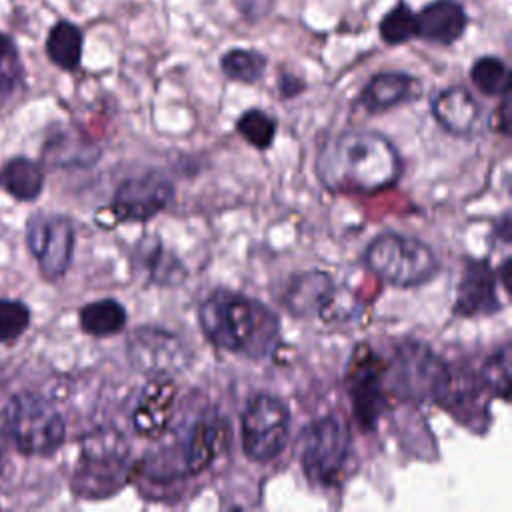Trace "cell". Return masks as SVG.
<instances>
[{"instance_id": "1", "label": "cell", "mask_w": 512, "mask_h": 512, "mask_svg": "<svg viewBox=\"0 0 512 512\" xmlns=\"http://www.w3.org/2000/svg\"><path fill=\"white\" fill-rule=\"evenodd\" d=\"M316 174L334 194H374L398 182L402 158L384 134L352 128L320 148Z\"/></svg>"}, {"instance_id": "2", "label": "cell", "mask_w": 512, "mask_h": 512, "mask_svg": "<svg viewBox=\"0 0 512 512\" xmlns=\"http://www.w3.org/2000/svg\"><path fill=\"white\" fill-rule=\"evenodd\" d=\"M198 324L212 346L250 360L266 358L280 336L272 308L230 288H216L200 302Z\"/></svg>"}, {"instance_id": "3", "label": "cell", "mask_w": 512, "mask_h": 512, "mask_svg": "<svg viewBox=\"0 0 512 512\" xmlns=\"http://www.w3.org/2000/svg\"><path fill=\"white\" fill-rule=\"evenodd\" d=\"M188 400L190 404H184L186 412L170 430L168 440L144 460V472L154 482L198 476L214 462L220 450L224 420L216 406L202 402L192 408V396Z\"/></svg>"}, {"instance_id": "4", "label": "cell", "mask_w": 512, "mask_h": 512, "mask_svg": "<svg viewBox=\"0 0 512 512\" xmlns=\"http://www.w3.org/2000/svg\"><path fill=\"white\" fill-rule=\"evenodd\" d=\"M450 382V366L420 340H402L384 368V384L406 402H442Z\"/></svg>"}, {"instance_id": "5", "label": "cell", "mask_w": 512, "mask_h": 512, "mask_svg": "<svg viewBox=\"0 0 512 512\" xmlns=\"http://www.w3.org/2000/svg\"><path fill=\"white\" fill-rule=\"evenodd\" d=\"M364 266L380 280L396 288H416L430 282L440 262L434 250L420 238L382 232L370 240L362 254Z\"/></svg>"}, {"instance_id": "6", "label": "cell", "mask_w": 512, "mask_h": 512, "mask_svg": "<svg viewBox=\"0 0 512 512\" xmlns=\"http://www.w3.org/2000/svg\"><path fill=\"white\" fill-rule=\"evenodd\" d=\"M130 444L116 430H98L84 438L72 474L78 498H108L128 482Z\"/></svg>"}, {"instance_id": "7", "label": "cell", "mask_w": 512, "mask_h": 512, "mask_svg": "<svg viewBox=\"0 0 512 512\" xmlns=\"http://www.w3.org/2000/svg\"><path fill=\"white\" fill-rule=\"evenodd\" d=\"M350 442V428L336 414L308 422L296 442L304 476L318 486H336L350 456Z\"/></svg>"}, {"instance_id": "8", "label": "cell", "mask_w": 512, "mask_h": 512, "mask_svg": "<svg viewBox=\"0 0 512 512\" xmlns=\"http://www.w3.org/2000/svg\"><path fill=\"white\" fill-rule=\"evenodd\" d=\"M6 432L18 452L52 456L64 442L66 424L50 400L38 394H20L6 408Z\"/></svg>"}, {"instance_id": "9", "label": "cell", "mask_w": 512, "mask_h": 512, "mask_svg": "<svg viewBox=\"0 0 512 512\" xmlns=\"http://www.w3.org/2000/svg\"><path fill=\"white\" fill-rule=\"evenodd\" d=\"M290 438V408L272 394H252L240 414L242 452L264 464L278 458Z\"/></svg>"}, {"instance_id": "10", "label": "cell", "mask_w": 512, "mask_h": 512, "mask_svg": "<svg viewBox=\"0 0 512 512\" xmlns=\"http://www.w3.org/2000/svg\"><path fill=\"white\" fill-rule=\"evenodd\" d=\"M384 368L386 360H382L368 344L356 346L346 370V388L354 418L364 430L376 428L386 408Z\"/></svg>"}, {"instance_id": "11", "label": "cell", "mask_w": 512, "mask_h": 512, "mask_svg": "<svg viewBox=\"0 0 512 512\" xmlns=\"http://www.w3.org/2000/svg\"><path fill=\"white\" fill-rule=\"evenodd\" d=\"M128 358L134 368L148 378L174 376L190 362V348L174 332L146 324L138 326L128 338Z\"/></svg>"}, {"instance_id": "12", "label": "cell", "mask_w": 512, "mask_h": 512, "mask_svg": "<svg viewBox=\"0 0 512 512\" xmlns=\"http://www.w3.org/2000/svg\"><path fill=\"white\" fill-rule=\"evenodd\" d=\"M174 200V184L158 170L124 178L112 196V214L118 222H148Z\"/></svg>"}, {"instance_id": "13", "label": "cell", "mask_w": 512, "mask_h": 512, "mask_svg": "<svg viewBox=\"0 0 512 512\" xmlns=\"http://www.w3.org/2000/svg\"><path fill=\"white\" fill-rule=\"evenodd\" d=\"M28 248L48 280L66 274L74 252V226L60 214H34L26 226Z\"/></svg>"}, {"instance_id": "14", "label": "cell", "mask_w": 512, "mask_h": 512, "mask_svg": "<svg viewBox=\"0 0 512 512\" xmlns=\"http://www.w3.org/2000/svg\"><path fill=\"white\" fill-rule=\"evenodd\" d=\"M498 272L486 260L464 262V270L456 288V300L452 306L454 316L478 318L500 312L506 304L500 300ZM506 294V292H504Z\"/></svg>"}, {"instance_id": "15", "label": "cell", "mask_w": 512, "mask_h": 512, "mask_svg": "<svg viewBox=\"0 0 512 512\" xmlns=\"http://www.w3.org/2000/svg\"><path fill=\"white\" fill-rule=\"evenodd\" d=\"M176 406V384L172 376H152L140 392L132 412L136 434L158 440L172 424Z\"/></svg>"}, {"instance_id": "16", "label": "cell", "mask_w": 512, "mask_h": 512, "mask_svg": "<svg viewBox=\"0 0 512 512\" xmlns=\"http://www.w3.org/2000/svg\"><path fill=\"white\" fill-rule=\"evenodd\" d=\"M468 26V14L458 0H432L416 14V38L440 46L458 42Z\"/></svg>"}, {"instance_id": "17", "label": "cell", "mask_w": 512, "mask_h": 512, "mask_svg": "<svg viewBox=\"0 0 512 512\" xmlns=\"http://www.w3.org/2000/svg\"><path fill=\"white\" fill-rule=\"evenodd\" d=\"M422 84L408 72H378L374 74L358 94V104L370 112H388L400 104L420 98Z\"/></svg>"}, {"instance_id": "18", "label": "cell", "mask_w": 512, "mask_h": 512, "mask_svg": "<svg viewBox=\"0 0 512 512\" xmlns=\"http://www.w3.org/2000/svg\"><path fill=\"white\" fill-rule=\"evenodd\" d=\"M482 106L464 86H448L430 100V114L436 124L454 136H468L480 118Z\"/></svg>"}, {"instance_id": "19", "label": "cell", "mask_w": 512, "mask_h": 512, "mask_svg": "<svg viewBox=\"0 0 512 512\" xmlns=\"http://www.w3.org/2000/svg\"><path fill=\"white\" fill-rule=\"evenodd\" d=\"M336 282L324 270H310L290 278L284 290V306L292 316H322Z\"/></svg>"}, {"instance_id": "20", "label": "cell", "mask_w": 512, "mask_h": 512, "mask_svg": "<svg viewBox=\"0 0 512 512\" xmlns=\"http://www.w3.org/2000/svg\"><path fill=\"white\" fill-rule=\"evenodd\" d=\"M82 48H84V34L82 30L70 20H58L46 38V54L52 64L58 68L72 72L82 62Z\"/></svg>"}, {"instance_id": "21", "label": "cell", "mask_w": 512, "mask_h": 512, "mask_svg": "<svg viewBox=\"0 0 512 512\" xmlns=\"http://www.w3.org/2000/svg\"><path fill=\"white\" fill-rule=\"evenodd\" d=\"M78 318L86 334L106 338L120 334L126 328L128 312L116 298H100L82 306Z\"/></svg>"}, {"instance_id": "22", "label": "cell", "mask_w": 512, "mask_h": 512, "mask_svg": "<svg viewBox=\"0 0 512 512\" xmlns=\"http://www.w3.org/2000/svg\"><path fill=\"white\" fill-rule=\"evenodd\" d=\"M4 184L14 198L34 200L44 188V172L38 162L18 156L4 166Z\"/></svg>"}, {"instance_id": "23", "label": "cell", "mask_w": 512, "mask_h": 512, "mask_svg": "<svg viewBox=\"0 0 512 512\" xmlns=\"http://www.w3.org/2000/svg\"><path fill=\"white\" fill-rule=\"evenodd\" d=\"M266 66V56L252 48H230L220 56L222 74L228 80L240 84H256L262 78Z\"/></svg>"}, {"instance_id": "24", "label": "cell", "mask_w": 512, "mask_h": 512, "mask_svg": "<svg viewBox=\"0 0 512 512\" xmlns=\"http://www.w3.org/2000/svg\"><path fill=\"white\" fill-rule=\"evenodd\" d=\"M470 80L484 96L510 94V68L498 56L486 54L476 58L470 66Z\"/></svg>"}, {"instance_id": "25", "label": "cell", "mask_w": 512, "mask_h": 512, "mask_svg": "<svg viewBox=\"0 0 512 512\" xmlns=\"http://www.w3.org/2000/svg\"><path fill=\"white\" fill-rule=\"evenodd\" d=\"M236 132L256 150H268L278 132V120L262 108H248L234 122Z\"/></svg>"}, {"instance_id": "26", "label": "cell", "mask_w": 512, "mask_h": 512, "mask_svg": "<svg viewBox=\"0 0 512 512\" xmlns=\"http://www.w3.org/2000/svg\"><path fill=\"white\" fill-rule=\"evenodd\" d=\"M378 36L388 46H400L416 38V12L408 2L398 0L378 24Z\"/></svg>"}, {"instance_id": "27", "label": "cell", "mask_w": 512, "mask_h": 512, "mask_svg": "<svg viewBox=\"0 0 512 512\" xmlns=\"http://www.w3.org/2000/svg\"><path fill=\"white\" fill-rule=\"evenodd\" d=\"M140 256H144L142 264H146L150 278L158 284H180L186 278V268L180 264V260L164 252L162 244L158 242H154L150 248H144Z\"/></svg>"}, {"instance_id": "28", "label": "cell", "mask_w": 512, "mask_h": 512, "mask_svg": "<svg viewBox=\"0 0 512 512\" xmlns=\"http://www.w3.org/2000/svg\"><path fill=\"white\" fill-rule=\"evenodd\" d=\"M480 374L488 386V390L498 396L502 402L510 398V344H502L494 350L492 356L486 358Z\"/></svg>"}, {"instance_id": "29", "label": "cell", "mask_w": 512, "mask_h": 512, "mask_svg": "<svg viewBox=\"0 0 512 512\" xmlns=\"http://www.w3.org/2000/svg\"><path fill=\"white\" fill-rule=\"evenodd\" d=\"M22 64L10 36L0 32V100L8 98L22 82Z\"/></svg>"}, {"instance_id": "30", "label": "cell", "mask_w": 512, "mask_h": 512, "mask_svg": "<svg viewBox=\"0 0 512 512\" xmlns=\"http://www.w3.org/2000/svg\"><path fill=\"white\" fill-rule=\"evenodd\" d=\"M30 324V310L20 300H0V342L16 340Z\"/></svg>"}, {"instance_id": "31", "label": "cell", "mask_w": 512, "mask_h": 512, "mask_svg": "<svg viewBox=\"0 0 512 512\" xmlns=\"http://www.w3.org/2000/svg\"><path fill=\"white\" fill-rule=\"evenodd\" d=\"M490 128L494 132H500L502 136L510 134V94L500 96V104L490 116Z\"/></svg>"}, {"instance_id": "32", "label": "cell", "mask_w": 512, "mask_h": 512, "mask_svg": "<svg viewBox=\"0 0 512 512\" xmlns=\"http://www.w3.org/2000/svg\"><path fill=\"white\" fill-rule=\"evenodd\" d=\"M278 90H280L282 98H294L306 90V82L292 72H284L278 78Z\"/></svg>"}, {"instance_id": "33", "label": "cell", "mask_w": 512, "mask_h": 512, "mask_svg": "<svg viewBox=\"0 0 512 512\" xmlns=\"http://www.w3.org/2000/svg\"><path fill=\"white\" fill-rule=\"evenodd\" d=\"M494 230H496V236H500V240L504 244L510 242V238H512V224H510V214L508 212L502 214V218L496 222Z\"/></svg>"}]
</instances>
